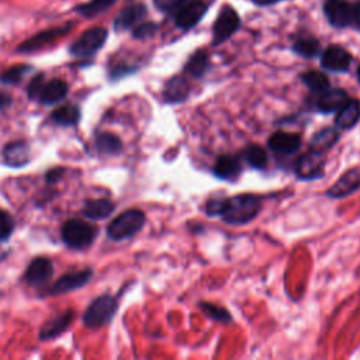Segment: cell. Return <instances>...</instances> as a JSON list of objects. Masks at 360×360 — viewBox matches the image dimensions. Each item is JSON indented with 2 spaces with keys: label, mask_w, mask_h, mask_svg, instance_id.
<instances>
[{
  "label": "cell",
  "mask_w": 360,
  "mask_h": 360,
  "mask_svg": "<svg viewBox=\"0 0 360 360\" xmlns=\"http://www.w3.org/2000/svg\"><path fill=\"white\" fill-rule=\"evenodd\" d=\"M263 207L259 195L245 193L228 198H214L207 201V215H219L224 222L231 225H245L255 219Z\"/></svg>",
  "instance_id": "cell-1"
},
{
  "label": "cell",
  "mask_w": 360,
  "mask_h": 360,
  "mask_svg": "<svg viewBox=\"0 0 360 360\" xmlns=\"http://www.w3.org/2000/svg\"><path fill=\"white\" fill-rule=\"evenodd\" d=\"M28 97L45 105H52L63 100L68 94V84L60 79L44 80V75H37L28 84Z\"/></svg>",
  "instance_id": "cell-2"
},
{
  "label": "cell",
  "mask_w": 360,
  "mask_h": 360,
  "mask_svg": "<svg viewBox=\"0 0 360 360\" xmlns=\"http://www.w3.org/2000/svg\"><path fill=\"white\" fill-rule=\"evenodd\" d=\"M146 221V217L143 211L138 208H131L120 215H117L108 225H107V236L112 240H124L135 233H138L143 224Z\"/></svg>",
  "instance_id": "cell-3"
},
{
  "label": "cell",
  "mask_w": 360,
  "mask_h": 360,
  "mask_svg": "<svg viewBox=\"0 0 360 360\" xmlns=\"http://www.w3.org/2000/svg\"><path fill=\"white\" fill-rule=\"evenodd\" d=\"M118 309V301L110 294L97 297L86 308L83 314V323L86 328H100L111 322Z\"/></svg>",
  "instance_id": "cell-4"
},
{
  "label": "cell",
  "mask_w": 360,
  "mask_h": 360,
  "mask_svg": "<svg viewBox=\"0 0 360 360\" xmlns=\"http://www.w3.org/2000/svg\"><path fill=\"white\" fill-rule=\"evenodd\" d=\"M97 232L96 226L77 218L68 219L60 229L62 240L72 249H84L90 246L94 242Z\"/></svg>",
  "instance_id": "cell-5"
},
{
  "label": "cell",
  "mask_w": 360,
  "mask_h": 360,
  "mask_svg": "<svg viewBox=\"0 0 360 360\" xmlns=\"http://www.w3.org/2000/svg\"><path fill=\"white\" fill-rule=\"evenodd\" d=\"M107 30L103 27H93L84 31L70 46L69 52L75 58H89L94 55L107 39Z\"/></svg>",
  "instance_id": "cell-6"
},
{
  "label": "cell",
  "mask_w": 360,
  "mask_h": 360,
  "mask_svg": "<svg viewBox=\"0 0 360 360\" xmlns=\"http://www.w3.org/2000/svg\"><path fill=\"white\" fill-rule=\"evenodd\" d=\"M325 152L309 149L301 155L295 163V174L302 180H314L323 176Z\"/></svg>",
  "instance_id": "cell-7"
},
{
  "label": "cell",
  "mask_w": 360,
  "mask_h": 360,
  "mask_svg": "<svg viewBox=\"0 0 360 360\" xmlns=\"http://www.w3.org/2000/svg\"><path fill=\"white\" fill-rule=\"evenodd\" d=\"M239 25H240V20L238 13L232 7L225 4L221 8L212 27V44L219 45L224 41H226L231 35L236 32Z\"/></svg>",
  "instance_id": "cell-8"
},
{
  "label": "cell",
  "mask_w": 360,
  "mask_h": 360,
  "mask_svg": "<svg viewBox=\"0 0 360 360\" xmlns=\"http://www.w3.org/2000/svg\"><path fill=\"white\" fill-rule=\"evenodd\" d=\"M323 11L328 21L336 28H345L353 22V4L346 0H326Z\"/></svg>",
  "instance_id": "cell-9"
},
{
  "label": "cell",
  "mask_w": 360,
  "mask_h": 360,
  "mask_svg": "<svg viewBox=\"0 0 360 360\" xmlns=\"http://www.w3.org/2000/svg\"><path fill=\"white\" fill-rule=\"evenodd\" d=\"M208 6L204 0H187L174 15V22L181 30H190L205 14Z\"/></svg>",
  "instance_id": "cell-10"
},
{
  "label": "cell",
  "mask_w": 360,
  "mask_h": 360,
  "mask_svg": "<svg viewBox=\"0 0 360 360\" xmlns=\"http://www.w3.org/2000/svg\"><path fill=\"white\" fill-rule=\"evenodd\" d=\"M53 274V264L48 257H35L27 267L24 280L34 287L45 285Z\"/></svg>",
  "instance_id": "cell-11"
},
{
  "label": "cell",
  "mask_w": 360,
  "mask_h": 360,
  "mask_svg": "<svg viewBox=\"0 0 360 360\" xmlns=\"http://www.w3.org/2000/svg\"><path fill=\"white\" fill-rule=\"evenodd\" d=\"M360 188V167H352L345 172L338 181L328 188L326 195L332 198H345Z\"/></svg>",
  "instance_id": "cell-12"
},
{
  "label": "cell",
  "mask_w": 360,
  "mask_h": 360,
  "mask_svg": "<svg viewBox=\"0 0 360 360\" xmlns=\"http://www.w3.org/2000/svg\"><path fill=\"white\" fill-rule=\"evenodd\" d=\"M91 276H93L91 269H84L80 271L63 274L49 288V294H65V292H70L77 288H82L90 281Z\"/></svg>",
  "instance_id": "cell-13"
},
{
  "label": "cell",
  "mask_w": 360,
  "mask_h": 360,
  "mask_svg": "<svg viewBox=\"0 0 360 360\" xmlns=\"http://www.w3.org/2000/svg\"><path fill=\"white\" fill-rule=\"evenodd\" d=\"M301 135L295 132H285V131H277L274 132L269 141V148L278 153V155H294L301 148Z\"/></svg>",
  "instance_id": "cell-14"
},
{
  "label": "cell",
  "mask_w": 360,
  "mask_h": 360,
  "mask_svg": "<svg viewBox=\"0 0 360 360\" xmlns=\"http://www.w3.org/2000/svg\"><path fill=\"white\" fill-rule=\"evenodd\" d=\"M321 63L328 70L346 72L352 63V55L339 45H330L322 52Z\"/></svg>",
  "instance_id": "cell-15"
},
{
  "label": "cell",
  "mask_w": 360,
  "mask_h": 360,
  "mask_svg": "<svg viewBox=\"0 0 360 360\" xmlns=\"http://www.w3.org/2000/svg\"><path fill=\"white\" fill-rule=\"evenodd\" d=\"M75 319V311L73 309H68L63 311L59 315L52 316L49 321H46L41 330H39V339L41 340H49L53 338H58L59 335H62L73 322Z\"/></svg>",
  "instance_id": "cell-16"
},
{
  "label": "cell",
  "mask_w": 360,
  "mask_h": 360,
  "mask_svg": "<svg viewBox=\"0 0 360 360\" xmlns=\"http://www.w3.org/2000/svg\"><path fill=\"white\" fill-rule=\"evenodd\" d=\"M69 30H70L69 25H65V27H58V28L41 31V32L35 34L34 37L28 38L25 42H22V44L18 46V51H20V52H34V51H38V49L46 46L48 44L53 42V41L58 39L59 37L65 35Z\"/></svg>",
  "instance_id": "cell-17"
},
{
  "label": "cell",
  "mask_w": 360,
  "mask_h": 360,
  "mask_svg": "<svg viewBox=\"0 0 360 360\" xmlns=\"http://www.w3.org/2000/svg\"><path fill=\"white\" fill-rule=\"evenodd\" d=\"M4 163L10 167L25 166L31 159V150L25 141L8 142L3 149Z\"/></svg>",
  "instance_id": "cell-18"
},
{
  "label": "cell",
  "mask_w": 360,
  "mask_h": 360,
  "mask_svg": "<svg viewBox=\"0 0 360 360\" xmlns=\"http://www.w3.org/2000/svg\"><path fill=\"white\" fill-rule=\"evenodd\" d=\"M242 172L240 159L233 155H221L212 167V173L225 181H235L238 180Z\"/></svg>",
  "instance_id": "cell-19"
},
{
  "label": "cell",
  "mask_w": 360,
  "mask_h": 360,
  "mask_svg": "<svg viewBox=\"0 0 360 360\" xmlns=\"http://www.w3.org/2000/svg\"><path fill=\"white\" fill-rule=\"evenodd\" d=\"M349 98L350 97L345 89L329 87L325 91L319 93V97L316 100V108L323 114H329L338 111Z\"/></svg>",
  "instance_id": "cell-20"
},
{
  "label": "cell",
  "mask_w": 360,
  "mask_h": 360,
  "mask_svg": "<svg viewBox=\"0 0 360 360\" xmlns=\"http://www.w3.org/2000/svg\"><path fill=\"white\" fill-rule=\"evenodd\" d=\"M360 120V100L349 98L335 115V124L340 129L353 128Z\"/></svg>",
  "instance_id": "cell-21"
},
{
  "label": "cell",
  "mask_w": 360,
  "mask_h": 360,
  "mask_svg": "<svg viewBox=\"0 0 360 360\" xmlns=\"http://www.w3.org/2000/svg\"><path fill=\"white\" fill-rule=\"evenodd\" d=\"M146 14V7L143 4H131L127 6L125 8H122L115 21H114V27L117 31H124L128 28H132L135 24H138Z\"/></svg>",
  "instance_id": "cell-22"
},
{
  "label": "cell",
  "mask_w": 360,
  "mask_h": 360,
  "mask_svg": "<svg viewBox=\"0 0 360 360\" xmlns=\"http://www.w3.org/2000/svg\"><path fill=\"white\" fill-rule=\"evenodd\" d=\"M115 210V204L105 198H97V200H89L84 202L82 208V214L89 219H104L110 217Z\"/></svg>",
  "instance_id": "cell-23"
},
{
  "label": "cell",
  "mask_w": 360,
  "mask_h": 360,
  "mask_svg": "<svg viewBox=\"0 0 360 360\" xmlns=\"http://www.w3.org/2000/svg\"><path fill=\"white\" fill-rule=\"evenodd\" d=\"M188 97V83L181 76H174L163 87V98L167 103H180Z\"/></svg>",
  "instance_id": "cell-24"
},
{
  "label": "cell",
  "mask_w": 360,
  "mask_h": 360,
  "mask_svg": "<svg viewBox=\"0 0 360 360\" xmlns=\"http://www.w3.org/2000/svg\"><path fill=\"white\" fill-rule=\"evenodd\" d=\"M94 146L98 155L114 156L122 150V141L111 132H101L96 136Z\"/></svg>",
  "instance_id": "cell-25"
},
{
  "label": "cell",
  "mask_w": 360,
  "mask_h": 360,
  "mask_svg": "<svg viewBox=\"0 0 360 360\" xmlns=\"http://www.w3.org/2000/svg\"><path fill=\"white\" fill-rule=\"evenodd\" d=\"M51 120L60 127H73L80 120V108L76 104H63L51 112Z\"/></svg>",
  "instance_id": "cell-26"
},
{
  "label": "cell",
  "mask_w": 360,
  "mask_h": 360,
  "mask_svg": "<svg viewBox=\"0 0 360 360\" xmlns=\"http://www.w3.org/2000/svg\"><path fill=\"white\" fill-rule=\"evenodd\" d=\"M339 141V132L335 128L326 127L321 131H318L311 141V149H316V150H328L330 149L336 142Z\"/></svg>",
  "instance_id": "cell-27"
},
{
  "label": "cell",
  "mask_w": 360,
  "mask_h": 360,
  "mask_svg": "<svg viewBox=\"0 0 360 360\" xmlns=\"http://www.w3.org/2000/svg\"><path fill=\"white\" fill-rule=\"evenodd\" d=\"M117 0H89L86 3H82L75 10L87 18H93L104 11H107Z\"/></svg>",
  "instance_id": "cell-28"
},
{
  "label": "cell",
  "mask_w": 360,
  "mask_h": 360,
  "mask_svg": "<svg viewBox=\"0 0 360 360\" xmlns=\"http://www.w3.org/2000/svg\"><path fill=\"white\" fill-rule=\"evenodd\" d=\"M301 80L312 93H318V94L330 87L328 77L323 73L316 70H309L302 73Z\"/></svg>",
  "instance_id": "cell-29"
},
{
  "label": "cell",
  "mask_w": 360,
  "mask_h": 360,
  "mask_svg": "<svg viewBox=\"0 0 360 360\" xmlns=\"http://www.w3.org/2000/svg\"><path fill=\"white\" fill-rule=\"evenodd\" d=\"M208 69V55L204 51H197L188 62L186 63L184 70L193 77H201Z\"/></svg>",
  "instance_id": "cell-30"
},
{
  "label": "cell",
  "mask_w": 360,
  "mask_h": 360,
  "mask_svg": "<svg viewBox=\"0 0 360 360\" xmlns=\"http://www.w3.org/2000/svg\"><path fill=\"white\" fill-rule=\"evenodd\" d=\"M292 51L304 58H314L316 55H319L321 52V45L319 42L312 38V37H305V38H298L294 45H292Z\"/></svg>",
  "instance_id": "cell-31"
},
{
  "label": "cell",
  "mask_w": 360,
  "mask_h": 360,
  "mask_svg": "<svg viewBox=\"0 0 360 360\" xmlns=\"http://www.w3.org/2000/svg\"><path fill=\"white\" fill-rule=\"evenodd\" d=\"M243 159L248 162L249 166L255 169H263L267 165V153L259 145H250L243 152Z\"/></svg>",
  "instance_id": "cell-32"
},
{
  "label": "cell",
  "mask_w": 360,
  "mask_h": 360,
  "mask_svg": "<svg viewBox=\"0 0 360 360\" xmlns=\"http://www.w3.org/2000/svg\"><path fill=\"white\" fill-rule=\"evenodd\" d=\"M200 308L204 311V314L207 316H210L211 319H214L217 322L229 323L232 321L231 314L225 308H222L219 305H214L211 302H200Z\"/></svg>",
  "instance_id": "cell-33"
},
{
  "label": "cell",
  "mask_w": 360,
  "mask_h": 360,
  "mask_svg": "<svg viewBox=\"0 0 360 360\" xmlns=\"http://www.w3.org/2000/svg\"><path fill=\"white\" fill-rule=\"evenodd\" d=\"M31 70L30 65H15L1 73L0 80L6 84H17L28 72Z\"/></svg>",
  "instance_id": "cell-34"
},
{
  "label": "cell",
  "mask_w": 360,
  "mask_h": 360,
  "mask_svg": "<svg viewBox=\"0 0 360 360\" xmlns=\"http://www.w3.org/2000/svg\"><path fill=\"white\" fill-rule=\"evenodd\" d=\"M14 231V221L8 212L0 210V240H7Z\"/></svg>",
  "instance_id": "cell-35"
},
{
  "label": "cell",
  "mask_w": 360,
  "mask_h": 360,
  "mask_svg": "<svg viewBox=\"0 0 360 360\" xmlns=\"http://www.w3.org/2000/svg\"><path fill=\"white\" fill-rule=\"evenodd\" d=\"M156 30H158V25L155 22H142L134 28L132 35L136 39H146V38H150L156 32Z\"/></svg>",
  "instance_id": "cell-36"
},
{
  "label": "cell",
  "mask_w": 360,
  "mask_h": 360,
  "mask_svg": "<svg viewBox=\"0 0 360 360\" xmlns=\"http://www.w3.org/2000/svg\"><path fill=\"white\" fill-rule=\"evenodd\" d=\"M187 0H153L156 8L166 13H174L177 11Z\"/></svg>",
  "instance_id": "cell-37"
},
{
  "label": "cell",
  "mask_w": 360,
  "mask_h": 360,
  "mask_svg": "<svg viewBox=\"0 0 360 360\" xmlns=\"http://www.w3.org/2000/svg\"><path fill=\"white\" fill-rule=\"evenodd\" d=\"M65 174V169L63 167H53L51 170L46 172L45 174V180L48 184H53L56 183L58 180H60V177Z\"/></svg>",
  "instance_id": "cell-38"
},
{
  "label": "cell",
  "mask_w": 360,
  "mask_h": 360,
  "mask_svg": "<svg viewBox=\"0 0 360 360\" xmlns=\"http://www.w3.org/2000/svg\"><path fill=\"white\" fill-rule=\"evenodd\" d=\"M352 25H354L356 28L360 30V1L353 4V22Z\"/></svg>",
  "instance_id": "cell-39"
},
{
  "label": "cell",
  "mask_w": 360,
  "mask_h": 360,
  "mask_svg": "<svg viewBox=\"0 0 360 360\" xmlns=\"http://www.w3.org/2000/svg\"><path fill=\"white\" fill-rule=\"evenodd\" d=\"M11 101H13V98H11L10 94L0 91V110L7 108L11 104Z\"/></svg>",
  "instance_id": "cell-40"
},
{
  "label": "cell",
  "mask_w": 360,
  "mask_h": 360,
  "mask_svg": "<svg viewBox=\"0 0 360 360\" xmlns=\"http://www.w3.org/2000/svg\"><path fill=\"white\" fill-rule=\"evenodd\" d=\"M277 0H253V3H256L257 6H269V4H273Z\"/></svg>",
  "instance_id": "cell-41"
},
{
  "label": "cell",
  "mask_w": 360,
  "mask_h": 360,
  "mask_svg": "<svg viewBox=\"0 0 360 360\" xmlns=\"http://www.w3.org/2000/svg\"><path fill=\"white\" fill-rule=\"evenodd\" d=\"M357 80H359V83H360V66L357 68Z\"/></svg>",
  "instance_id": "cell-42"
}]
</instances>
